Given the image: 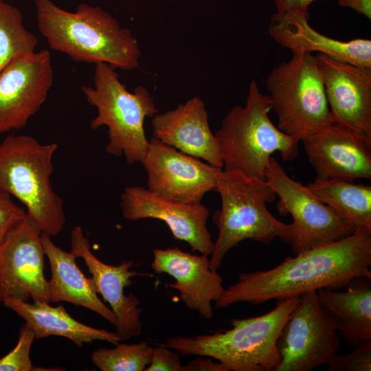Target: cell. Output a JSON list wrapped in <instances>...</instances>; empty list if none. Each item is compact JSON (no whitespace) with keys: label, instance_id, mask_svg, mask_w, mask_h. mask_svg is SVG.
<instances>
[{"label":"cell","instance_id":"obj_10","mask_svg":"<svg viewBox=\"0 0 371 371\" xmlns=\"http://www.w3.org/2000/svg\"><path fill=\"white\" fill-rule=\"evenodd\" d=\"M341 343L335 320L319 304L317 291L300 297L277 341L280 361L275 371H312L328 365Z\"/></svg>","mask_w":371,"mask_h":371},{"label":"cell","instance_id":"obj_32","mask_svg":"<svg viewBox=\"0 0 371 371\" xmlns=\"http://www.w3.org/2000/svg\"><path fill=\"white\" fill-rule=\"evenodd\" d=\"M337 3L340 6L354 10L368 19H371V0H337Z\"/></svg>","mask_w":371,"mask_h":371},{"label":"cell","instance_id":"obj_30","mask_svg":"<svg viewBox=\"0 0 371 371\" xmlns=\"http://www.w3.org/2000/svg\"><path fill=\"white\" fill-rule=\"evenodd\" d=\"M179 354L175 350L158 344L153 347L151 361L146 371H183Z\"/></svg>","mask_w":371,"mask_h":371},{"label":"cell","instance_id":"obj_14","mask_svg":"<svg viewBox=\"0 0 371 371\" xmlns=\"http://www.w3.org/2000/svg\"><path fill=\"white\" fill-rule=\"evenodd\" d=\"M120 205L126 220H161L168 225L175 239L186 242L193 251L211 255L214 242L207 227L210 210L202 203L171 201L147 188L132 186L124 188Z\"/></svg>","mask_w":371,"mask_h":371},{"label":"cell","instance_id":"obj_1","mask_svg":"<svg viewBox=\"0 0 371 371\" xmlns=\"http://www.w3.org/2000/svg\"><path fill=\"white\" fill-rule=\"evenodd\" d=\"M371 234L355 233L287 257L269 270L241 273L224 289L216 308L238 303L260 304L320 289L341 290L355 278H371Z\"/></svg>","mask_w":371,"mask_h":371},{"label":"cell","instance_id":"obj_16","mask_svg":"<svg viewBox=\"0 0 371 371\" xmlns=\"http://www.w3.org/2000/svg\"><path fill=\"white\" fill-rule=\"evenodd\" d=\"M71 251L84 260L97 293L115 315L117 321L115 333L120 341L139 336L142 328L140 302L132 293L125 295L124 289L131 285L133 277L148 274L131 270L135 266L133 261L111 265L99 260L91 251L89 240L79 225L71 230Z\"/></svg>","mask_w":371,"mask_h":371},{"label":"cell","instance_id":"obj_12","mask_svg":"<svg viewBox=\"0 0 371 371\" xmlns=\"http://www.w3.org/2000/svg\"><path fill=\"white\" fill-rule=\"evenodd\" d=\"M41 234L27 216L0 243V302L32 298L49 303Z\"/></svg>","mask_w":371,"mask_h":371},{"label":"cell","instance_id":"obj_24","mask_svg":"<svg viewBox=\"0 0 371 371\" xmlns=\"http://www.w3.org/2000/svg\"><path fill=\"white\" fill-rule=\"evenodd\" d=\"M355 233L371 234V186L340 179L315 180L306 185Z\"/></svg>","mask_w":371,"mask_h":371},{"label":"cell","instance_id":"obj_13","mask_svg":"<svg viewBox=\"0 0 371 371\" xmlns=\"http://www.w3.org/2000/svg\"><path fill=\"white\" fill-rule=\"evenodd\" d=\"M54 81L47 49L16 57L0 72V133L24 128L45 101Z\"/></svg>","mask_w":371,"mask_h":371},{"label":"cell","instance_id":"obj_9","mask_svg":"<svg viewBox=\"0 0 371 371\" xmlns=\"http://www.w3.org/2000/svg\"><path fill=\"white\" fill-rule=\"evenodd\" d=\"M264 179L280 199L277 204L279 214H289L293 218L289 244L294 254L355 234L353 229L306 186L291 178L273 156L269 158Z\"/></svg>","mask_w":371,"mask_h":371},{"label":"cell","instance_id":"obj_25","mask_svg":"<svg viewBox=\"0 0 371 371\" xmlns=\"http://www.w3.org/2000/svg\"><path fill=\"white\" fill-rule=\"evenodd\" d=\"M38 38L23 24L21 11L0 0V72L16 57L33 53Z\"/></svg>","mask_w":371,"mask_h":371},{"label":"cell","instance_id":"obj_31","mask_svg":"<svg viewBox=\"0 0 371 371\" xmlns=\"http://www.w3.org/2000/svg\"><path fill=\"white\" fill-rule=\"evenodd\" d=\"M183 371H228L221 363L214 362L210 357L199 356L183 366Z\"/></svg>","mask_w":371,"mask_h":371},{"label":"cell","instance_id":"obj_3","mask_svg":"<svg viewBox=\"0 0 371 371\" xmlns=\"http://www.w3.org/2000/svg\"><path fill=\"white\" fill-rule=\"evenodd\" d=\"M300 297L278 300L269 312L232 319V328L212 334L170 337L163 346L183 356L213 358L228 371H275L280 361L277 341L282 327Z\"/></svg>","mask_w":371,"mask_h":371},{"label":"cell","instance_id":"obj_6","mask_svg":"<svg viewBox=\"0 0 371 371\" xmlns=\"http://www.w3.org/2000/svg\"><path fill=\"white\" fill-rule=\"evenodd\" d=\"M57 148L25 135H9L0 144V190L20 201L33 224L52 237L66 222L63 201L50 182Z\"/></svg>","mask_w":371,"mask_h":371},{"label":"cell","instance_id":"obj_15","mask_svg":"<svg viewBox=\"0 0 371 371\" xmlns=\"http://www.w3.org/2000/svg\"><path fill=\"white\" fill-rule=\"evenodd\" d=\"M332 123L371 139V67L317 54Z\"/></svg>","mask_w":371,"mask_h":371},{"label":"cell","instance_id":"obj_19","mask_svg":"<svg viewBox=\"0 0 371 371\" xmlns=\"http://www.w3.org/2000/svg\"><path fill=\"white\" fill-rule=\"evenodd\" d=\"M153 137L179 151L223 168L216 136L211 131L204 102L194 96L175 109L156 113Z\"/></svg>","mask_w":371,"mask_h":371},{"label":"cell","instance_id":"obj_22","mask_svg":"<svg viewBox=\"0 0 371 371\" xmlns=\"http://www.w3.org/2000/svg\"><path fill=\"white\" fill-rule=\"evenodd\" d=\"M345 289H320L317 295L340 337L354 348L371 341V278H356Z\"/></svg>","mask_w":371,"mask_h":371},{"label":"cell","instance_id":"obj_26","mask_svg":"<svg viewBox=\"0 0 371 371\" xmlns=\"http://www.w3.org/2000/svg\"><path fill=\"white\" fill-rule=\"evenodd\" d=\"M153 347L143 340L137 344H115L93 352L91 360L101 371H144L151 361Z\"/></svg>","mask_w":371,"mask_h":371},{"label":"cell","instance_id":"obj_18","mask_svg":"<svg viewBox=\"0 0 371 371\" xmlns=\"http://www.w3.org/2000/svg\"><path fill=\"white\" fill-rule=\"evenodd\" d=\"M151 267L157 273H166L175 282L168 286L179 292V297L189 309L210 319L214 316L212 302L221 296L223 278L210 267L207 256L183 251L177 247L154 249Z\"/></svg>","mask_w":371,"mask_h":371},{"label":"cell","instance_id":"obj_17","mask_svg":"<svg viewBox=\"0 0 371 371\" xmlns=\"http://www.w3.org/2000/svg\"><path fill=\"white\" fill-rule=\"evenodd\" d=\"M302 142L315 180L371 179V139L352 129L333 123Z\"/></svg>","mask_w":371,"mask_h":371},{"label":"cell","instance_id":"obj_2","mask_svg":"<svg viewBox=\"0 0 371 371\" xmlns=\"http://www.w3.org/2000/svg\"><path fill=\"white\" fill-rule=\"evenodd\" d=\"M37 26L50 47L87 63L114 69L138 67L141 52L131 30L100 7L80 3L68 12L51 0H34Z\"/></svg>","mask_w":371,"mask_h":371},{"label":"cell","instance_id":"obj_4","mask_svg":"<svg viewBox=\"0 0 371 371\" xmlns=\"http://www.w3.org/2000/svg\"><path fill=\"white\" fill-rule=\"evenodd\" d=\"M271 109L269 95L251 80L245 106L232 108L214 134L224 169L264 179L272 154L280 153L284 161L297 157L300 140L273 124Z\"/></svg>","mask_w":371,"mask_h":371},{"label":"cell","instance_id":"obj_28","mask_svg":"<svg viewBox=\"0 0 371 371\" xmlns=\"http://www.w3.org/2000/svg\"><path fill=\"white\" fill-rule=\"evenodd\" d=\"M328 365V371H370L371 341L354 347L350 353H336Z\"/></svg>","mask_w":371,"mask_h":371},{"label":"cell","instance_id":"obj_20","mask_svg":"<svg viewBox=\"0 0 371 371\" xmlns=\"http://www.w3.org/2000/svg\"><path fill=\"white\" fill-rule=\"evenodd\" d=\"M309 17L308 11H276L269 21V35L280 46L292 52H317L357 66L371 67L370 39L342 41L332 38L313 28L308 23Z\"/></svg>","mask_w":371,"mask_h":371},{"label":"cell","instance_id":"obj_21","mask_svg":"<svg viewBox=\"0 0 371 371\" xmlns=\"http://www.w3.org/2000/svg\"><path fill=\"white\" fill-rule=\"evenodd\" d=\"M41 240L51 270L48 280L49 302H65L81 306L115 326V315L99 297L92 278L85 277L78 267V256L56 245L49 235L42 233Z\"/></svg>","mask_w":371,"mask_h":371},{"label":"cell","instance_id":"obj_27","mask_svg":"<svg viewBox=\"0 0 371 371\" xmlns=\"http://www.w3.org/2000/svg\"><path fill=\"white\" fill-rule=\"evenodd\" d=\"M34 339L32 329L25 323L23 324L19 329L16 346L0 358V371L37 370L30 359V350Z\"/></svg>","mask_w":371,"mask_h":371},{"label":"cell","instance_id":"obj_7","mask_svg":"<svg viewBox=\"0 0 371 371\" xmlns=\"http://www.w3.org/2000/svg\"><path fill=\"white\" fill-rule=\"evenodd\" d=\"M93 80L94 87H82L87 102L97 109L91 128L107 127V153L124 155L128 164L140 163L149 144L144 120L158 113L153 98L141 85L128 91L115 69L106 63L95 64Z\"/></svg>","mask_w":371,"mask_h":371},{"label":"cell","instance_id":"obj_8","mask_svg":"<svg viewBox=\"0 0 371 371\" xmlns=\"http://www.w3.org/2000/svg\"><path fill=\"white\" fill-rule=\"evenodd\" d=\"M269 100L278 128L300 141L333 123L316 56L296 51L267 78Z\"/></svg>","mask_w":371,"mask_h":371},{"label":"cell","instance_id":"obj_23","mask_svg":"<svg viewBox=\"0 0 371 371\" xmlns=\"http://www.w3.org/2000/svg\"><path fill=\"white\" fill-rule=\"evenodd\" d=\"M23 318L32 329L35 339L49 336L65 337L78 347L95 340L120 342L115 332L95 328L73 318L61 304L52 306L46 302H28L8 300L3 303Z\"/></svg>","mask_w":371,"mask_h":371},{"label":"cell","instance_id":"obj_11","mask_svg":"<svg viewBox=\"0 0 371 371\" xmlns=\"http://www.w3.org/2000/svg\"><path fill=\"white\" fill-rule=\"evenodd\" d=\"M147 173V189L171 201L201 203L216 188L223 168L203 162L153 137L140 162Z\"/></svg>","mask_w":371,"mask_h":371},{"label":"cell","instance_id":"obj_33","mask_svg":"<svg viewBox=\"0 0 371 371\" xmlns=\"http://www.w3.org/2000/svg\"><path fill=\"white\" fill-rule=\"evenodd\" d=\"M316 0H273L277 12L291 9L308 11L309 5Z\"/></svg>","mask_w":371,"mask_h":371},{"label":"cell","instance_id":"obj_29","mask_svg":"<svg viewBox=\"0 0 371 371\" xmlns=\"http://www.w3.org/2000/svg\"><path fill=\"white\" fill-rule=\"evenodd\" d=\"M26 216L25 209L15 203L9 194L0 190V243Z\"/></svg>","mask_w":371,"mask_h":371},{"label":"cell","instance_id":"obj_5","mask_svg":"<svg viewBox=\"0 0 371 371\" xmlns=\"http://www.w3.org/2000/svg\"><path fill=\"white\" fill-rule=\"evenodd\" d=\"M214 190L221 196V208L214 216L218 233L209 260L211 269L217 271L228 251L247 239L269 245L278 238L289 244L291 225L268 210L267 204L277 195L265 179L222 169Z\"/></svg>","mask_w":371,"mask_h":371}]
</instances>
